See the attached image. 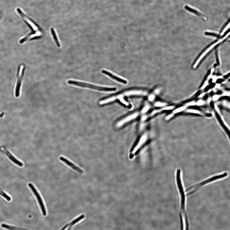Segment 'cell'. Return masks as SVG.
<instances>
[{
    "label": "cell",
    "mask_w": 230,
    "mask_h": 230,
    "mask_svg": "<svg viewBox=\"0 0 230 230\" xmlns=\"http://www.w3.org/2000/svg\"><path fill=\"white\" fill-rule=\"evenodd\" d=\"M175 180L180 197L181 221H185L187 220L185 212L186 195L184 189L182 179L181 177V171L180 169H177L176 171Z\"/></svg>",
    "instance_id": "cell-1"
},
{
    "label": "cell",
    "mask_w": 230,
    "mask_h": 230,
    "mask_svg": "<svg viewBox=\"0 0 230 230\" xmlns=\"http://www.w3.org/2000/svg\"><path fill=\"white\" fill-rule=\"evenodd\" d=\"M228 175V173L226 172H224L222 173V174L212 176V177H209L206 180L202 181L201 182L190 186L186 190L185 192H187L186 195L189 196L192 195L197 192L199 189L204 186H205L208 184L214 182V181L225 178Z\"/></svg>",
    "instance_id": "cell-2"
},
{
    "label": "cell",
    "mask_w": 230,
    "mask_h": 230,
    "mask_svg": "<svg viewBox=\"0 0 230 230\" xmlns=\"http://www.w3.org/2000/svg\"><path fill=\"white\" fill-rule=\"evenodd\" d=\"M68 83L70 84L75 85L76 86L88 88L101 91H114L116 90L115 88L106 87L96 86L89 84L75 81L69 80L68 81Z\"/></svg>",
    "instance_id": "cell-3"
},
{
    "label": "cell",
    "mask_w": 230,
    "mask_h": 230,
    "mask_svg": "<svg viewBox=\"0 0 230 230\" xmlns=\"http://www.w3.org/2000/svg\"><path fill=\"white\" fill-rule=\"evenodd\" d=\"M147 136L146 134H144L141 136L138 143L136 144V146L133 148L131 153H130V158H133L137 154L138 150L146 143L147 140Z\"/></svg>",
    "instance_id": "cell-4"
},
{
    "label": "cell",
    "mask_w": 230,
    "mask_h": 230,
    "mask_svg": "<svg viewBox=\"0 0 230 230\" xmlns=\"http://www.w3.org/2000/svg\"><path fill=\"white\" fill-rule=\"evenodd\" d=\"M24 69V66L23 65H21L20 67L15 90V95L16 97H19L20 95Z\"/></svg>",
    "instance_id": "cell-5"
},
{
    "label": "cell",
    "mask_w": 230,
    "mask_h": 230,
    "mask_svg": "<svg viewBox=\"0 0 230 230\" xmlns=\"http://www.w3.org/2000/svg\"><path fill=\"white\" fill-rule=\"evenodd\" d=\"M138 115V113L136 112L126 116V117L121 119L116 123V127H119L123 126L124 124L137 118Z\"/></svg>",
    "instance_id": "cell-6"
},
{
    "label": "cell",
    "mask_w": 230,
    "mask_h": 230,
    "mask_svg": "<svg viewBox=\"0 0 230 230\" xmlns=\"http://www.w3.org/2000/svg\"><path fill=\"white\" fill-rule=\"evenodd\" d=\"M29 186L31 189L32 190V192L36 196V197L37 198V199L38 200V202L39 203L40 206V208L41 209L42 214H43L44 215H46L47 214L46 210H45L44 204L43 201H42V199L38 191H37V190L33 186L32 184L29 183Z\"/></svg>",
    "instance_id": "cell-7"
},
{
    "label": "cell",
    "mask_w": 230,
    "mask_h": 230,
    "mask_svg": "<svg viewBox=\"0 0 230 230\" xmlns=\"http://www.w3.org/2000/svg\"><path fill=\"white\" fill-rule=\"evenodd\" d=\"M17 11L25 22L32 28V29L35 32V30L38 29L37 27L36 26L35 24L29 18H28L26 15H25L21 9H20V8H18L17 9Z\"/></svg>",
    "instance_id": "cell-8"
},
{
    "label": "cell",
    "mask_w": 230,
    "mask_h": 230,
    "mask_svg": "<svg viewBox=\"0 0 230 230\" xmlns=\"http://www.w3.org/2000/svg\"><path fill=\"white\" fill-rule=\"evenodd\" d=\"M1 151L5 153L13 163L20 166L22 167L23 166L22 163L14 157L13 156L7 149L4 146H2L1 147Z\"/></svg>",
    "instance_id": "cell-9"
},
{
    "label": "cell",
    "mask_w": 230,
    "mask_h": 230,
    "mask_svg": "<svg viewBox=\"0 0 230 230\" xmlns=\"http://www.w3.org/2000/svg\"><path fill=\"white\" fill-rule=\"evenodd\" d=\"M147 93L144 91L140 90H131L127 91L124 93L123 96H146Z\"/></svg>",
    "instance_id": "cell-10"
},
{
    "label": "cell",
    "mask_w": 230,
    "mask_h": 230,
    "mask_svg": "<svg viewBox=\"0 0 230 230\" xmlns=\"http://www.w3.org/2000/svg\"><path fill=\"white\" fill-rule=\"evenodd\" d=\"M60 160L66 163L68 166L70 167L71 168H72L73 169L76 170V171L78 172V173H80V174H82L84 173V172L83 170L79 168L78 167L76 166L75 164L66 159V158L61 157H60Z\"/></svg>",
    "instance_id": "cell-11"
},
{
    "label": "cell",
    "mask_w": 230,
    "mask_h": 230,
    "mask_svg": "<svg viewBox=\"0 0 230 230\" xmlns=\"http://www.w3.org/2000/svg\"><path fill=\"white\" fill-rule=\"evenodd\" d=\"M102 73L105 74L109 76L111 78L113 79H114V80L119 82H120V83L124 84H126L127 83V82L126 80H124V79H122L121 78H118L117 76L113 75L112 73L109 72L108 71H107L106 70H102Z\"/></svg>",
    "instance_id": "cell-12"
},
{
    "label": "cell",
    "mask_w": 230,
    "mask_h": 230,
    "mask_svg": "<svg viewBox=\"0 0 230 230\" xmlns=\"http://www.w3.org/2000/svg\"><path fill=\"white\" fill-rule=\"evenodd\" d=\"M40 35V33L39 32L33 33L22 39L20 41V42L21 44L23 43L30 39L39 36Z\"/></svg>",
    "instance_id": "cell-13"
},
{
    "label": "cell",
    "mask_w": 230,
    "mask_h": 230,
    "mask_svg": "<svg viewBox=\"0 0 230 230\" xmlns=\"http://www.w3.org/2000/svg\"><path fill=\"white\" fill-rule=\"evenodd\" d=\"M84 217V215H81V216L79 217L78 218H76V219L74 220L71 223L65 226L64 228L61 230H69L71 228V226L74 225L75 224L77 223L78 221H80L81 219Z\"/></svg>",
    "instance_id": "cell-14"
},
{
    "label": "cell",
    "mask_w": 230,
    "mask_h": 230,
    "mask_svg": "<svg viewBox=\"0 0 230 230\" xmlns=\"http://www.w3.org/2000/svg\"><path fill=\"white\" fill-rule=\"evenodd\" d=\"M116 100H117L116 96H111V97H110L101 100L100 101H99V104L100 105H103L104 104H107V103H111V102L114 101Z\"/></svg>",
    "instance_id": "cell-15"
},
{
    "label": "cell",
    "mask_w": 230,
    "mask_h": 230,
    "mask_svg": "<svg viewBox=\"0 0 230 230\" xmlns=\"http://www.w3.org/2000/svg\"><path fill=\"white\" fill-rule=\"evenodd\" d=\"M185 9L188 11L189 12L194 13L196 15L198 16L201 17V18H205V16L203 15L202 14H201L200 13L198 12L197 11L193 9L192 8L188 6H187V5L185 6Z\"/></svg>",
    "instance_id": "cell-16"
},
{
    "label": "cell",
    "mask_w": 230,
    "mask_h": 230,
    "mask_svg": "<svg viewBox=\"0 0 230 230\" xmlns=\"http://www.w3.org/2000/svg\"><path fill=\"white\" fill-rule=\"evenodd\" d=\"M116 96L117 99H118L122 104L127 107L129 106V103L124 99L123 94L119 95H116Z\"/></svg>",
    "instance_id": "cell-17"
},
{
    "label": "cell",
    "mask_w": 230,
    "mask_h": 230,
    "mask_svg": "<svg viewBox=\"0 0 230 230\" xmlns=\"http://www.w3.org/2000/svg\"><path fill=\"white\" fill-rule=\"evenodd\" d=\"M1 227L2 228L9 230H27L19 228H17L16 227L8 225L5 224H2Z\"/></svg>",
    "instance_id": "cell-18"
},
{
    "label": "cell",
    "mask_w": 230,
    "mask_h": 230,
    "mask_svg": "<svg viewBox=\"0 0 230 230\" xmlns=\"http://www.w3.org/2000/svg\"><path fill=\"white\" fill-rule=\"evenodd\" d=\"M51 32H52L54 39L58 47H60L61 46L60 44L59 43L57 37V36L55 30L53 29V28H52V29H51Z\"/></svg>",
    "instance_id": "cell-19"
},
{
    "label": "cell",
    "mask_w": 230,
    "mask_h": 230,
    "mask_svg": "<svg viewBox=\"0 0 230 230\" xmlns=\"http://www.w3.org/2000/svg\"><path fill=\"white\" fill-rule=\"evenodd\" d=\"M0 194L3 196L8 201H10L11 200V198L8 195L5 194L3 191H2V190L0 189Z\"/></svg>",
    "instance_id": "cell-20"
},
{
    "label": "cell",
    "mask_w": 230,
    "mask_h": 230,
    "mask_svg": "<svg viewBox=\"0 0 230 230\" xmlns=\"http://www.w3.org/2000/svg\"><path fill=\"white\" fill-rule=\"evenodd\" d=\"M186 112L188 113H195V114H200V112L199 111L194 109H189L187 110Z\"/></svg>",
    "instance_id": "cell-21"
},
{
    "label": "cell",
    "mask_w": 230,
    "mask_h": 230,
    "mask_svg": "<svg viewBox=\"0 0 230 230\" xmlns=\"http://www.w3.org/2000/svg\"><path fill=\"white\" fill-rule=\"evenodd\" d=\"M185 109L186 107L185 106L180 107L179 108L175 109L174 111V113H179L182 111H183Z\"/></svg>",
    "instance_id": "cell-22"
},
{
    "label": "cell",
    "mask_w": 230,
    "mask_h": 230,
    "mask_svg": "<svg viewBox=\"0 0 230 230\" xmlns=\"http://www.w3.org/2000/svg\"><path fill=\"white\" fill-rule=\"evenodd\" d=\"M166 104L161 102H157L155 104V106L157 107H162L166 105Z\"/></svg>",
    "instance_id": "cell-23"
},
{
    "label": "cell",
    "mask_w": 230,
    "mask_h": 230,
    "mask_svg": "<svg viewBox=\"0 0 230 230\" xmlns=\"http://www.w3.org/2000/svg\"><path fill=\"white\" fill-rule=\"evenodd\" d=\"M229 22H230V18L229 19V20L228 21H227L226 23L225 24H224L222 28V29H221V33L223 32V30L224 29H225V28L226 27L227 25H228L229 23Z\"/></svg>",
    "instance_id": "cell-24"
},
{
    "label": "cell",
    "mask_w": 230,
    "mask_h": 230,
    "mask_svg": "<svg viewBox=\"0 0 230 230\" xmlns=\"http://www.w3.org/2000/svg\"><path fill=\"white\" fill-rule=\"evenodd\" d=\"M174 108V107L172 106H170L165 107L163 109L164 110H169L173 109Z\"/></svg>",
    "instance_id": "cell-25"
},
{
    "label": "cell",
    "mask_w": 230,
    "mask_h": 230,
    "mask_svg": "<svg viewBox=\"0 0 230 230\" xmlns=\"http://www.w3.org/2000/svg\"><path fill=\"white\" fill-rule=\"evenodd\" d=\"M149 106H146L142 110V112L143 113H144L146 112H147L148 110L149 109Z\"/></svg>",
    "instance_id": "cell-26"
},
{
    "label": "cell",
    "mask_w": 230,
    "mask_h": 230,
    "mask_svg": "<svg viewBox=\"0 0 230 230\" xmlns=\"http://www.w3.org/2000/svg\"><path fill=\"white\" fill-rule=\"evenodd\" d=\"M204 104V102L202 100L198 101L197 103V104L198 106L202 105Z\"/></svg>",
    "instance_id": "cell-27"
},
{
    "label": "cell",
    "mask_w": 230,
    "mask_h": 230,
    "mask_svg": "<svg viewBox=\"0 0 230 230\" xmlns=\"http://www.w3.org/2000/svg\"><path fill=\"white\" fill-rule=\"evenodd\" d=\"M220 98V96L218 95H215L213 96V99L214 100L216 101L218 100V99Z\"/></svg>",
    "instance_id": "cell-28"
},
{
    "label": "cell",
    "mask_w": 230,
    "mask_h": 230,
    "mask_svg": "<svg viewBox=\"0 0 230 230\" xmlns=\"http://www.w3.org/2000/svg\"><path fill=\"white\" fill-rule=\"evenodd\" d=\"M155 98V96L154 95H150L149 97V100L150 101H152L154 100Z\"/></svg>",
    "instance_id": "cell-29"
},
{
    "label": "cell",
    "mask_w": 230,
    "mask_h": 230,
    "mask_svg": "<svg viewBox=\"0 0 230 230\" xmlns=\"http://www.w3.org/2000/svg\"><path fill=\"white\" fill-rule=\"evenodd\" d=\"M195 104V102H190V103L187 104V105L188 106L194 105Z\"/></svg>",
    "instance_id": "cell-30"
},
{
    "label": "cell",
    "mask_w": 230,
    "mask_h": 230,
    "mask_svg": "<svg viewBox=\"0 0 230 230\" xmlns=\"http://www.w3.org/2000/svg\"><path fill=\"white\" fill-rule=\"evenodd\" d=\"M173 115H173V114H171L167 116V117L166 118V119H167V120H169V119L173 117Z\"/></svg>",
    "instance_id": "cell-31"
},
{
    "label": "cell",
    "mask_w": 230,
    "mask_h": 230,
    "mask_svg": "<svg viewBox=\"0 0 230 230\" xmlns=\"http://www.w3.org/2000/svg\"><path fill=\"white\" fill-rule=\"evenodd\" d=\"M223 95L224 96H230V92H226L223 93Z\"/></svg>",
    "instance_id": "cell-32"
},
{
    "label": "cell",
    "mask_w": 230,
    "mask_h": 230,
    "mask_svg": "<svg viewBox=\"0 0 230 230\" xmlns=\"http://www.w3.org/2000/svg\"><path fill=\"white\" fill-rule=\"evenodd\" d=\"M204 95H205V93H202L199 96V97L200 98L202 97Z\"/></svg>",
    "instance_id": "cell-33"
},
{
    "label": "cell",
    "mask_w": 230,
    "mask_h": 230,
    "mask_svg": "<svg viewBox=\"0 0 230 230\" xmlns=\"http://www.w3.org/2000/svg\"><path fill=\"white\" fill-rule=\"evenodd\" d=\"M4 114V113H2V114L1 115H0V117H2V116H3Z\"/></svg>",
    "instance_id": "cell-34"
}]
</instances>
